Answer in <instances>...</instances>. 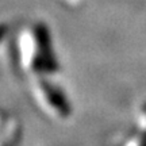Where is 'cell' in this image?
I'll use <instances>...</instances> for the list:
<instances>
[{"instance_id": "cell-1", "label": "cell", "mask_w": 146, "mask_h": 146, "mask_svg": "<svg viewBox=\"0 0 146 146\" xmlns=\"http://www.w3.org/2000/svg\"><path fill=\"white\" fill-rule=\"evenodd\" d=\"M22 38L26 39L31 45V50L22 49V58L23 62L27 64V68L33 69V72H38L36 69H47L52 68L53 56L50 52V41L47 39L45 29L35 26L31 31H26L22 34Z\"/></svg>"}, {"instance_id": "cell-2", "label": "cell", "mask_w": 146, "mask_h": 146, "mask_svg": "<svg viewBox=\"0 0 146 146\" xmlns=\"http://www.w3.org/2000/svg\"><path fill=\"white\" fill-rule=\"evenodd\" d=\"M36 99H39L45 106L50 107L54 112H68V106L65 104L66 100L57 89L52 87L50 84L39 83L35 87Z\"/></svg>"}]
</instances>
